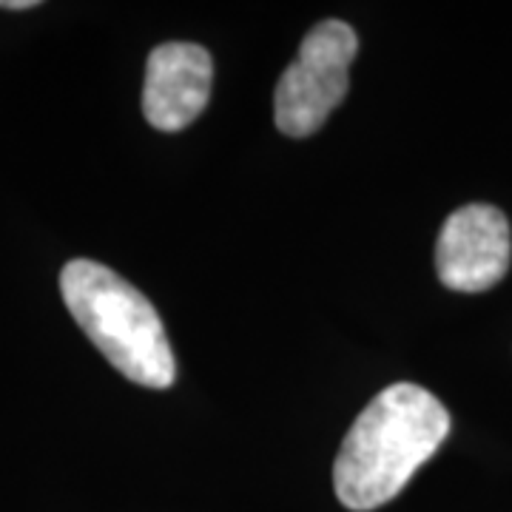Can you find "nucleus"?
<instances>
[{
	"label": "nucleus",
	"instance_id": "nucleus-1",
	"mask_svg": "<svg viewBox=\"0 0 512 512\" xmlns=\"http://www.w3.org/2000/svg\"><path fill=\"white\" fill-rule=\"evenodd\" d=\"M447 407L419 384L382 390L353 421L333 464L336 498L353 512L393 501L450 433Z\"/></svg>",
	"mask_w": 512,
	"mask_h": 512
},
{
	"label": "nucleus",
	"instance_id": "nucleus-2",
	"mask_svg": "<svg viewBox=\"0 0 512 512\" xmlns=\"http://www.w3.org/2000/svg\"><path fill=\"white\" fill-rule=\"evenodd\" d=\"M63 302L74 322L128 382L165 390L177 379L157 308L131 282L94 259H72L60 274Z\"/></svg>",
	"mask_w": 512,
	"mask_h": 512
},
{
	"label": "nucleus",
	"instance_id": "nucleus-3",
	"mask_svg": "<svg viewBox=\"0 0 512 512\" xmlns=\"http://www.w3.org/2000/svg\"><path fill=\"white\" fill-rule=\"evenodd\" d=\"M359 37L345 20H322L305 35L299 55L282 72L274 94L276 128L288 137H311L348 94V69Z\"/></svg>",
	"mask_w": 512,
	"mask_h": 512
},
{
	"label": "nucleus",
	"instance_id": "nucleus-4",
	"mask_svg": "<svg viewBox=\"0 0 512 512\" xmlns=\"http://www.w3.org/2000/svg\"><path fill=\"white\" fill-rule=\"evenodd\" d=\"M510 222L493 205H464L441 225L436 271L450 291L478 293L498 285L510 268Z\"/></svg>",
	"mask_w": 512,
	"mask_h": 512
},
{
	"label": "nucleus",
	"instance_id": "nucleus-5",
	"mask_svg": "<svg viewBox=\"0 0 512 512\" xmlns=\"http://www.w3.org/2000/svg\"><path fill=\"white\" fill-rule=\"evenodd\" d=\"M214 63L197 43H163L146 63L143 111L160 131H183L208 106Z\"/></svg>",
	"mask_w": 512,
	"mask_h": 512
},
{
	"label": "nucleus",
	"instance_id": "nucleus-6",
	"mask_svg": "<svg viewBox=\"0 0 512 512\" xmlns=\"http://www.w3.org/2000/svg\"><path fill=\"white\" fill-rule=\"evenodd\" d=\"M35 0H0V9H35Z\"/></svg>",
	"mask_w": 512,
	"mask_h": 512
}]
</instances>
